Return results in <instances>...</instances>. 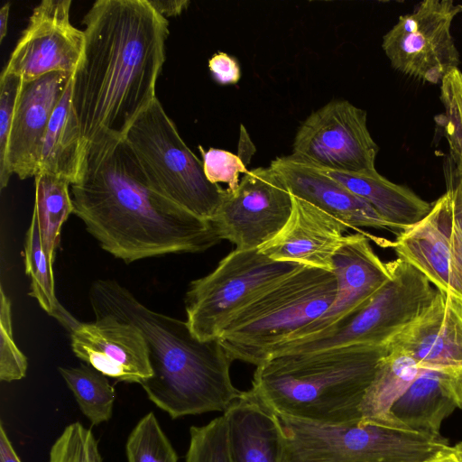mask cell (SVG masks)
I'll use <instances>...</instances> for the list:
<instances>
[{"instance_id":"obj_11","label":"cell","mask_w":462,"mask_h":462,"mask_svg":"<svg viewBox=\"0 0 462 462\" xmlns=\"http://www.w3.org/2000/svg\"><path fill=\"white\" fill-rule=\"evenodd\" d=\"M462 5L453 0H423L383 36L382 49L397 71L430 84H439L460 57L451 33Z\"/></svg>"},{"instance_id":"obj_38","label":"cell","mask_w":462,"mask_h":462,"mask_svg":"<svg viewBox=\"0 0 462 462\" xmlns=\"http://www.w3.org/2000/svg\"><path fill=\"white\" fill-rule=\"evenodd\" d=\"M0 462H22L2 422L0 423Z\"/></svg>"},{"instance_id":"obj_36","label":"cell","mask_w":462,"mask_h":462,"mask_svg":"<svg viewBox=\"0 0 462 462\" xmlns=\"http://www.w3.org/2000/svg\"><path fill=\"white\" fill-rule=\"evenodd\" d=\"M208 69L214 80L220 85L236 84L241 78L237 60L226 52L215 53L208 60Z\"/></svg>"},{"instance_id":"obj_24","label":"cell","mask_w":462,"mask_h":462,"mask_svg":"<svg viewBox=\"0 0 462 462\" xmlns=\"http://www.w3.org/2000/svg\"><path fill=\"white\" fill-rule=\"evenodd\" d=\"M71 82L50 119L39 161L38 173L46 172L75 183L79 175L85 143L71 103Z\"/></svg>"},{"instance_id":"obj_25","label":"cell","mask_w":462,"mask_h":462,"mask_svg":"<svg viewBox=\"0 0 462 462\" xmlns=\"http://www.w3.org/2000/svg\"><path fill=\"white\" fill-rule=\"evenodd\" d=\"M419 371L420 367L411 356L390 347L381 360L362 402L363 420L392 425L390 410L416 378Z\"/></svg>"},{"instance_id":"obj_21","label":"cell","mask_w":462,"mask_h":462,"mask_svg":"<svg viewBox=\"0 0 462 462\" xmlns=\"http://www.w3.org/2000/svg\"><path fill=\"white\" fill-rule=\"evenodd\" d=\"M462 408V367L420 368L390 410L393 426L439 436L443 420Z\"/></svg>"},{"instance_id":"obj_16","label":"cell","mask_w":462,"mask_h":462,"mask_svg":"<svg viewBox=\"0 0 462 462\" xmlns=\"http://www.w3.org/2000/svg\"><path fill=\"white\" fill-rule=\"evenodd\" d=\"M72 75L51 72L22 81L13 115L5 166L0 170V188L15 174L24 180L35 177L43 138L51 115L71 81Z\"/></svg>"},{"instance_id":"obj_41","label":"cell","mask_w":462,"mask_h":462,"mask_svg":"<svg viewBox=\"0 0 462 462\" xmlns=\"http://www.w3.org/2000/svg\"><path fill=\"white\" fill-rule=\"evenodd\" d=\"M453 449L456 455L459 457H462V442L457 443L453 447Z\"/></svg>"},{"instance_id":"obj_12","label":"cell","mask_w":462,"mask_h":462,"mask_svg":"<svg viewBox=\"0 0 462 462\" xmlns=\"http://www.w3.org/2000/svg\"><path fill=\"white\" fill-rule=\"evenodd\" d=\"M378 151L366 111L347 100H332L300 125L291 155L319 168L361 172L375 170Z\"/></svg>"},{"instance_id":"obj_14","label":"cell","mask_w":462,"mask_h":462,"mask_svg":"<svg viewBox=\"0 0 462 462\" xmlns=\"http://www.w3.org/2000/svg\"><path fill=\"white\" fill-rule=\"evenodd\" d=\"M70 0H43L32 10L5 70L29 81L51 72L73 74L84 48V32L69 20Z\"/></svg>"},{"instance_id":"obj_6","label":"cell","mask_w":462,"mask_h":462,"mask_svg":"<svg viewBox=\"0 0 462 462\" xmlns=\"http://www.w3.org/2000/svg\"><path fill=\"white\" fill-rule=\"evenodd\" d=\"M279 418L283 431L280 462H421L449 447L441 435L363 419L328 425Z\"/></svg>"},{"instance_id":"obj_10","label":"cell","mask_w":462,"mask_h":462,"mask_svg":"<svg viewBox=\"0 0 462 462\" xmlns=\"http://www.w3.org/2000/svg\"><path fill=\"white\" fill-rule=\"evenodd\" d=\"M444 172L446 192L420 221L388 245L437 290L462 300V178L449 157Z\"/></svg>"},{"instance_id":"obj_34","label":"cell","mask_w":462,"mask_h":462,"mask_svg":"<svg viewBox=\"0 0 462 462\" xmlns=\"http://www.w3.org/2000/svg\"><path fill=\"white\" fill-rule=\"evenodd\" d=\"M199 150L207 179L211 183H226L228 185L227 189H236L240 182V173L245 174L248 171L247 162L242 155L218 148L205 150L201 145Z\"/></svg>"},{"instance_id":"obj_26","label":"cell","mask_w":462,"mask_h":462,"mask_svg":"<svg viewBox=\"0 0 462 462\" xmlns=\"http://www.w3.org/2000/svg\"><path fill=\"white\" fill-rule=\"evenodd\" d=\"M34 178L35 194L32 217L38 224L44 252L53 263L61 226L69 214L73 213L69 189L70 184L64 179L46 172H39Z\"/></svg>"},{"instance_id":"obj_18","label":"cell","mask_w":462,"mask_h":462,"mask_svg":"<svg viewBox=\"0 0 462 462\" xmlns=\"http://www.w3.org/2000/svg\"><path fill=\"white\" fill-rule=\"evenodd\" d=\"M388 345L411 356L420 368L462 367V300L437 290Z\"/></svg>"},{"instance_id":"obj_32","label":"cell","mask_w":462,"mask_h":462,"mask_svg":"<svg viewBox=\"0 0 462 462\" xmlns=\"http://www.w3.org/2000/svg\"><path fill=\"white\" fill-rule=\"evenodd\" d=\"M49 462H102V457L91 430L75 421L52 444Z\"/></svg>"},{"instance_id":"obj_39","label":"cell","mask_w":462,"mask_h":462,"mask_svg":"<svg viewBox=\"0 0 462 462\" xmlns=\"http://www.w3.org/2000/svg\"><path fill=\"white\" fill-rule=\"evenodd\" d=\"M421 462H457L453 447H448Z\"/></svg>"},{"instance_id":"obj_27","label":"cell","mask_w":462,"mask_h":462,"mask_svg":"<svg viewBox=\"0 0 462 462\" xmlns=\"http://www.w3.org/2000/svg\"><path fill=\"white\" fill-rule=\"evenodd\" d=\"M52 263L44 252L38 224L32 217L24 240L25 273L31 280L29 295L70 331L79 321L60 304L55 296Z\"/></svg>"},{"instance_id":"obj_19","label":"cell","mask_w":462,"mask_h":462,"mask_svg":"<svg viewBox=\"0 0 462 462\" xmlns=\"http://www.w3.org/2000/svg\"><path fill=\"white\" fill-rule=\"evenodd\" d=\"M348 226L316 206L292 196L283 227L258 249L269 258L332 272V260Z\"/></svg>"},{"instance_id":"obj_23","label":"cell","mask_w":462,"mask_h":462,"mask_svg":"<svg viewBox=\"0 0 462 462\" xmlns=\"http://www.w3.org/2000/svg\"><path fill=\"white\" fill-rule=\"evenodd\" d=\"M319 169L366 201L401 232L420 221L431 209L432 203L408 187L392 182L376 169L361 172Z\"/></svg>"},{"instance_id":"obj_40","label":"cell","mask_w":462,"mask_h":462,"mask_svg":"<svg viewBox=\"0 0 462 462\" xmlns=\"http://www.w3.org/2000/svg\"><path fill=\"white\" fill-rule=\"evenodd\" d=\"M10 4L5 3L0 9V42L7 33V24L9 18Z\"/></svg>"},{"instance_id":"obj_29","label":"cell","mask_w":462,"mask_h":462,"mask_svg":"<svg viewBox=\"0 0 462 462\" xmlns=\"http://www.w3.org/2000/svg\"><path fill=\"white\" fill-rule=\"evenodd\" d=\"M443 111L435 117L447 140L451 160L462 178V71L452 69L440 83Z\"/></svg>"},{"instance_id":"obj_31","label":"cell","mask_w":462,"mask_h":462,"mask_svg":"<svg viewBox=\"0 0 462 462\" xmlns=\"http://www.w3.org/2000/svg\"><path fill=\"white\" fill-rule=\"evenodd\" d=\"M185 462H230L224 415L190 428Z\"/></svg>"},{"instance_id":"obj_28","label":"cell","mask_w":462,"mask_h":462,"mask_svg":"<svg viewBox=\"0 0 462 462\" xmlns=\"http://www.w3.org/2000/svg\"><path fill=\"white\" fill-rule=\"evenodd\" d=\"M80 411L93 426L108 421L113 414L116 390L107 376L89 365L58 367Z\"/></svg>"},{"instance_id":"obj_20","label":"cell","mask_w":462,"mask_h":462,"mask_svg":"<svg viewBox=\"0 0 462 462\" xmlns=\"http://www.w3.org/2000/svg\"><path fill=\"white\" fill-rule=\"evenodd\" d=\"M270 167L280 176L292 196L330 214L348 228L386 229L396 236L401 233L366 201L319 168L291 154L275 158Z\"/></svg>"},{"instance_id":"obj_30","label":"cell","mask_w":462,"mask_h":462,"mask_svg":"<svg viewBox=\"0 0 462 462\" xmlns=\"http://www.w3.org/2000/svg\"><path fill=\"white\" fill-rule=\"evenodd\" d=\"M127 462H178V455L153 412L144 415L130 432Z\"/></svg>"},{"instance_id":"obj_8","label":"cell","mask_w":462,"mask_h":462,"mask_svg":"<svg viewBox=\"0 0 462 462\" xmlns=\"http://www.w3.org/2000/svg\"><path fill=\"white\" fill-rule=\"evenodd\" d=\"M302 266L274 261L258 248L233 250L214 271L190 282L185 296L190 331L203 341L218 338L240 311Z\"/></svg>"},{"instance_id":"obj_7","label":"cell","mask_w":462,"mask_h":462,"mask_svg":"<svg viewBox=\"0 0 462 462\" xmlns=\"http://www.w3.org/2000/svg\"><path fill=\"white\" fill-rule=\"evenodd\" d=\"M124 138L155 191L192 215L213 220L224 189L207 179L202 161L182 140L157 97Z\"/></svg>"},{"instance_id":"obj_17","label":"cell","mask_w":462,"mask_h":462,"mask_svg":"<svg viewBox=\"0 0 462 462\" xmlns=\"http://www.w3.org/2000/svg\"><path fill=\"white\" fill-rule=\"evenodd\" d=\"M75 356L117 382L142 383L152 374L142 332L111 315H96L92 323L70 330Z\"/></svg>"},{"instance_id":"obj_22","label":"cell","mask_w":462,"mask_h":462,"mask_svg":"<svg viewBox=\"0 0 462 462\" xmlns=\"http://www.w3.org/2000/svg\"><path fill=\"white\" fill-rule=\"evenodd\" d=\"M230 462H280L283 431L279 416L251 390L223 413Z\"/></svg>"},{"instance_id":"obj_15","label":"cell","mask_w":462,"mask_h":462,"mask_svg":"<svg viewBox=\"0 0 462 462\" xmlns=\"http://www.w3.org/2000/svg\"><path fill=\"white\" fill-rule=\"evenodd\" d=\"M332 272L337 279L336 297L328 310L278 349L321 337L341 327L361 310L391 277L388 263H383L372 248L363 232L345 236L332 260ZM268 358V359H269Z\"/></svg>"},{"instance_id":"obj_3","label":"cell","mask_w":462,"mask_h":462,"mask_svg":"<svg viewBox=\"0 0 462 462\" xmlns=\"http://www.w3.org/2000/svg\"><path fill=\"white\" fill-rule=\"evenodd\" d=\"M89 300L95 315H111L142 332L152 374L141 385L171 419L224 412L242 394L231 381L233 360L218 338L199 339L186 321L149 309L114 280L94 282Z\"/></svg>"},{"instance_id":"obj_33","label":"cell","mask_w":462,"mask_h":462,"mask_svg":"<svg viewBox=\"0 0 462 462\" xmlns=\"http://www.w3.org/2000/svg\"><path fill=\"white\" fill-rule=\"evenodd\" d=\"M0 295V380L10 383L26 375L28 360L14 342L11 301L2 286Z\"/></svg>"},{"instance_id":"obj_35","label":"cell","mask_w":462,"mask_h":462,"mask_svg":"<svg viewBox=\"0 0 462 462\" xmlns=\"http://www.w3.org/2000/svg\"><path fill=\"white\" fill-rule=\"evenodd\" d=\"M22 79L3 69L0 77V170L5 166L13 115Z\"/></svg>"},{"instance_id":"obj_9","label":"cell","mask_w":462,"mask_h":462,"mask_svg":"<svg viewBox=\"0 0 462 462\" xmlns=\"http://www.w3.org/2000/svg\"><path fill=\"white\" fill-rule=\"evenodd\" d=\"M388 263L390 279L341 327L321 337L283 346L271 357L357 345L388 344L417 318L437 292L429 280L409 263L397 257Z\"/></svg>"},{"instance_id":"obj_4","label":"cell","mask_w":462,"mask_h":462,"mask_svg":"<svg viewBox=\"0 0 462 462\" xmlns=\"http://www.w3.org/2000/svg\"><path fill=\"white\" fill-rule=\"evenodd\" d=\"M388 344L277 356L256 366L251 392L279 416L339 425L361 420V405Z\"/></svg>"},{"instance_id":"obj_37","label":"cell","mask_w":462,"mask_h":462,"mask_svg":"<svg viewBox=\"0 0 462 462\" xmlns=\"http://www.w3.org/2000/svg\"><path fill=\"white\" fill-rule=\"evenodd\" d=\"M152 8L162 17L180 15L189 5V0H148Z\"/></svg>"},{"instance_id":"obj_42","label":"cell","mask_w":462,"mask_h":462,"mask_svg":"<svg viewBox=\"0 0 462 462\" xmlns=\"http://www.w3.org/2000/svg\"><path fill=\"white\" fill-rule=\"evenodd\" d=\"M456 454V453H455ZM457 456V455H456ZM457 462H462V457H459L457 456Z\"/></svg>"},{"instance_id":"obj_1","label":"cell","mask_w":462,"mask_h":462,"mask_svg":"<svg viewBox=\"0 0 462 462\" xmlns=\"http://www.w3.org/2000/svg\"><path fill=\"white\" fill-rule=\"evenodd\" d=\"M84 48L71 103L85 147L124 138L156 98L168 20L148 0H98L83 18Z\"/></svg>"},{"instance_id":"obj_2","label":"cell","mask_w":462,"mask_h":462,"mask_svg":"<svg viewBox=\"0 0 462 462\" xmlns=\"http://www.w3.org/2000/svg\"><path fill=\"white\" fill-rule=\"evenodd\" d=\"M73 214L102 249L130 263L204 252L221 241L213 223L155 191L125 138L86 145L70 185Z\"/></svg>"},{"instance_id":"obj_13","label":"cell","mask_w":462,"mask_h":462,"mask_svg":"<svg viewBox=\"0 0 462 462\" xmlns=\"http://www.w3.org/2000/svg\"><path fill=\"white\" fill-rule=\"evenodd\" d=\"M291 209L292 195L280 176L270 166L258 167L244 174L236 189H224L211 222L221 240L238 250H252L283 227Z\"/></svg>"},{"instance_id":"obj_5","label":"cell","mask_w":462,"mask_h":462,"mask_svg":"<svg viewBox=\"0 0 462 462\" xmlns=\"http://www.w3.org/2000/svg\"><path fill=\"white\" fill-rule=\"evenodd\" d=\"M337 290L333 272L302 266L240 311L218 337L230 358L254 365L321 317Z\"/></svg>"}]
</instances>
